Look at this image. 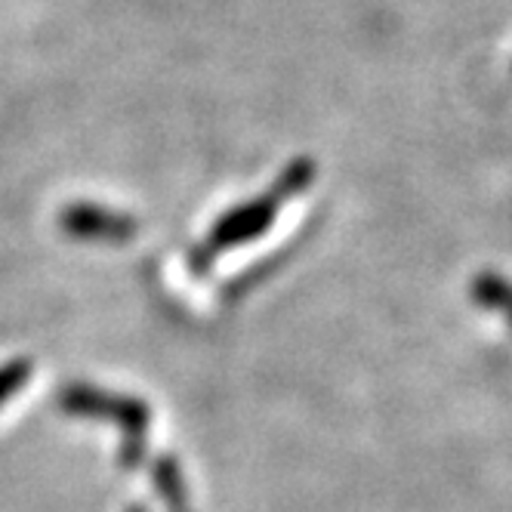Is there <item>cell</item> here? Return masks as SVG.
Returning a JSON list of instances; mask_svg holds the SVG:
<instances>
[{"mask_svg": "<svg viewBox=\"0 0 512 512\" xmlns=\"http://www.w3.org/2000/svg\"><path fill=\"white\" fill-rule=\"evenodd\" d=\"M62 408L78 417H105L124 426L130 435H139L149 426V408L136 398H121V395H105L90 386H71L62 392Z\"/></svg>", "mask_w": 512, "mask_h": 512, "instance_id": "6da1fadb", "label": "cell"}, {"mask_svg": "<svg viewBox=\"0 0 512 512\" xmlns=\"http://www.w3.org/2000/svg\"><path fill=\"white\" fill-rule=\"evenodd\" d=\"M62 229L75 238L87 241H127L136 232V223L115 210H105L99 204H68L62 210Z\"/></svg>", "mask_w": 512, "mask_h": 512, "instance_id": "7a4b0ae2", "label": "cell"}, {"mask_svg": "<svg viewBox=\"0 0 512 512\" xmlns=\"http://www.w3.org/2000/svg\"><path fill=\"white\" fill-rule=\"evenodd\" d=\"M272 219V204H247L223 216L210 232V247H232L238 241L256 238Z\"/></svg>", "mask_w": 512, "mask_h": 512, "instance_id": "3957f363", "label": "cell"}, {"mask_svg": "<svg viewBox=\"0 0 512 512\" xmlns=\"http://www.w3.org/2000/svg\"><path fill=\"white\" fill-rule=\"evenodd\" d=\"M31 377V364L28 361H10L0 368V405H7V401L28 383Z\"/></svg>", "mask_w": 512, "mask_h": 512, "instance_id": "277c9868", "label": "cell"}, {"mask_svg": "<svg viewBox=\"0 0 512 512\" xmlns=\"http://www.w3.org/2000/svg\"><path fill=\"white\" fill-rule=\"evenodd\" d=\"M158 485L170 503H182V482H179V472L173 469V463L158 466Z\"/></svg>", "mask_w": 512, "mask_h": 512, "instance_id": "5b68a950", "label": "cell"}]
</instances>
